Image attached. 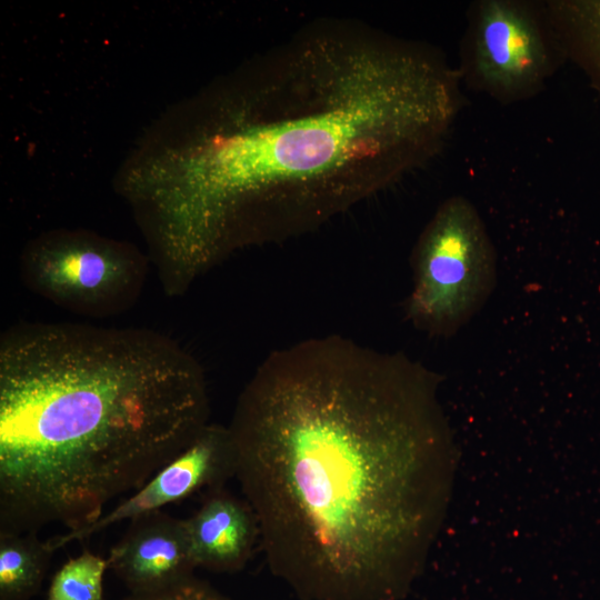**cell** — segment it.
Masks as SVG:
<instances>
[{
    "mask_svg": "<svg viewBox=\"0 0 600 600\" xmlns=\"http://www.w3.org/2000/svg\"><path fill=\"white\" fill-rule=\"evenodd\" d=\"M568 60L600 93V0H547Z\"/></svg>",
    "mask_w": 600,
    "mask_h": 600,
    "instance_id": "obj_10",
    "label": "cell"
},
{
    "mask_svg": "<svg viewBox=\"0 0 600 600\" xmlns=\"http://www.w3.org/2000/svg\"><path fill=\"white\" fill-rule=\"evenodd\" d=\"M129 523L107 561L131 593L159 591L193 577L197 566L184 519L157 510Z\"/></svg>",
    "mask_w": 600,
    "mask_h": 600,
    "instance_id": "obj_8",
    "label": "cell"
},
{
    "mask_svg": "<svg viewBox=\"0 0 600 600\" xmlns=\"http://www.w3.org/2000/svg\"><path fill=\"white\" fill-rule=\"evenodd\" d=\"M568 61L546 1L474 0L460 39L461 82L502 106L534 98Z\"/></svg>",
    "mask_w": 600,
    "mask_h": 600,
    "instance_id": "obj_6",
    "label": "cell"
},
{
    "mask_svg": "<svg viewBox=\"0 0 600 600\" xmlns=\"http://www.w3.org/2000/svg\"><path fill=\"white\" fill-rule=\"evenodd\" d=\"M184 523L196 566L216 572L243 568L259 541L250 506L221 488L211 490Z\"/></svg>",
    "mask_w": 600,
    "mask_h": 600,
    "instance_id": "obj_9",
    "label": "cell"
},
{
    "mask_svg": "<svg viewBox=\"0 0 600 600\" xmlns=\"http://www.w3.org/2000/svg\"><path fill=\"white\" fill-rule=\"evenodd\" d=\"M464 106L439 48L324 19L163 111L119 166L163 292L313 231L422 167Z\"/></svg>",
    "mask_w": 600,
    "mask_h": 600,
    "instance_id": "obj_1",
    "label": "cell"
},
{
    "mask_svg": "<svg viewBox=\"0 0 600 600\" xmlns=\"http://www.w3.org/2000/svg\"><path fill=\"white\" fill-rule=\"evenodd\" d=\"M124 600H230L209 583L191 577L169 588L147 592L131 593Z\"/></svg>",
    "mask_w": 600,
    "mask_h": 600,
    "instance_id": "obj_13",
    "label": "cell"
},
{
    "mask_svg": "<svg viewBox=\"0 0 600 600\" xmlns=\"http://www.w3.org/2000/svg\"><path fill=\"white\" fill-rule=\"evenodd\" d=\"M107 569V559L83 550L54 573L47 600H103V576Z\"/></svg>",
    "mask_w": 600,
    "mask_h": 600,
    "instance_id": "obj_12",
    "label": "cell"
},
{
    "mask_svg": "<svg viewBox=\"0 0 600 600\" xmlns=\"http://www.w3.org/2000/svg\"><path fill=\"white\" fill-rule=\"evenodd\" d=\"M152 268L132 242L84 228H56L22 248V283L38 297L74 314L109 318L139 300Z\"/></svg>",
    "mask_w": 600,
    "mask_h": 600,
    "instance_id": "obj_5",
    "label": "cell"
},
{
    "mask_svg": "<svg viewBox=\"0 0 600 600\" xmlns=\"http://www.w3.org/2000/svg\"><path fill=\"white\" fill-rule=\"evenodd\" d=\"M38 532L0 533V600H28L43 581L51 554Z\"/></svg>",
    "mask_w": 600,
    "mask_h": 600,
    "instance_id": "obj_11",
    "label": "cell"
},
{
    "mask_svg": "<svg viewBox=\"0 0 600 600\" xmlns=\"http://www.w3.org/2000/svg\"><path fill=\"white\" fill-rule=\"evenodd\" d=\"M231 477H234V449L228 426L209 423L187 449L94 523L77 532L54 536L48 543L56 551L117 522L161 510L202 488H222Z\"/></svg>",
    "mask_w": 600,
    "mask_h": 600,
    "instance_id": "obj_7",
    "label": "cell"
},
{
    "mask_svg": "<svg viewBox=\"0 0 600 600\" xmlns=\"http://www.w3.org/2000/svg\"><path fill=\"white\" fill-rule=\"evenodd\" d=\"M411 268L404 311L418 330L453 336L483 307L497 283V252L468 198L441 202L413 247Z\"/></svg>",
    "mask_w": 600,
    "mask_h": 600,
    "instance_id": "obj_4",
    "label": "cell"
},
{
    "mask_svg": "<svg viewBox=\"0 0 600 600\" xmlns=\"http://www.w3.org/2000/svg\"><path fill=\"white\" fill-rule=\"evenodd\" d=\"M438 376L340 334L270 352L228 426L271 572L300 600H397L431 518Z\"/></svg>",
    "mask_w": 600,
    "mask_h": 600,
    "instance_id": "obj_2",
    "label": "cell"
},
{
    "mask_svg": "<svg viewBox=\"0 0 600 600\" xmlns=\"http://www.w3.org/2000/svg\"><path fill=\"white\" fill-rule=\"evenodd\" d=\"M199 360L142 327L21 321L0 336V532L80 531L210 423Z\"/></svg>",
    "mask_w": 600,
    "mask_h": 600,
    "instance_id": "obj_3",
    "label": "cell"
}]
</instances>
